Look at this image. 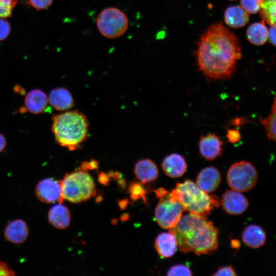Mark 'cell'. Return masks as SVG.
Instances as JSON below:
<instances>
[{
	"label": "cell",
	"instance_id": "25",
	"mask_svg": "<svg viewBox=\"0 0 276 276\" xmlns=\"http://www.w3.org/2000/svg\"><path fill=\"white\" fill-rule=\"evenodd\" d=\"M263 0H240L241 6L248 13L256 14L261 8Z\"/></svg>",
	"mask_w": 276,
	"mask_h": 276
},
{
	"label": "cell",
	"instance_id": "2",
	"mask_svg": "<svg viewBox=\"0 0 276 276\" xmlns=\"http://www.w3.org/2000/svg\"><path fill=\"white\" fill-rule=\"evenodd\" d=\"M169 231L175 236L182 252L210 255L218 247V229L204 216L192 213L181 216Z\"/></svg>",
	"mask_w": 276,
	"mask_h": 276
},
{
	"label": "cell",
	"instance_id": "31",
	"mask_svg": "<svg viewBox=\"0 0 276 276\" xmlns=\"http://www.w3.org/2000/svg\"><path fill=\"white\" fill-rule=\"evenodd\" d=\"M241 134L237 129H227L226 137L228 141L231 143H235L241 139Z\"/></svg>",
	"mask_w": 276,
	"mask_h": 276
},
{
	"label": "cell",
	"instance_id": "38",
	"mask_svg": "<svg viewBox=\"0 0 276 276\" xmlns=\"http://www.w3.org/2000/svg\"><path fill=\"white\" fill-rule=\"evenodd\" d=\"M128 202L127 199H124V200H119V205L120 208L122 210L125 209L126 208V207L127 206V205Z\"/></svg>",
	"mask_w": 276,
	"mask_h": 276
},
{
	"label": "cell",
	"instance_id": "40",
	"mask_svg": "<svg viewBox=\"0 0 276 276\" xmlns=\"http://www.w3.org/2000/svg\"><path fill=\"white\" fill-rule=\"evenodd\" d=\"M121 220L123 221L126 220L127 219L129 218V216L126 214L123 215L122 216H121Z\"/></svg>",
	"mask_w": 276,
	"mask_h": 276
},
{
	"label": "cell",
	"instance_id": "11",
	"mask_svg": "<svg viewBox=\"0 0 276 276\" xmlns=\"http://www.w3.org/2000/svg\"><path fill=\"white\" fill-rule=\"evenodd\" d=\"M223 145L218 135L209 133L200 136L198 146L201 155L205 159L211 160L222 154Z\"/></svg>",
	"mask_w": 276,
	"mask_h": 276
},
{
	"label": "cell",
	"instance_id": "28",
	"mask_svg": "<svg viewBox=\"0 0 276 276\" xmlns=\"http://www.w3.org/2000/svg\"><path fill=\"white\" fill-rule=\"evenodd\" d=\"M11 32V26L9 22L0 17V41L6 39Z\"/></svg>",
	"mask_w": 276,
	"mask_h": 276
},
{
	"label": "cell",
	"instance_id": "22",
	"mask_svg": "<svg viewBox=\"0 0 276 276\" xmlns=\"http://www.w3.org/2000/svg\"><path fill=\"white\" fill-rule=\"evenodd\" d=\"M246 37L251 43L261 45L268 39V31L263 22H255L247 28Z\"/></svg>",
	"mask_w": 276,
	"mask_h": 276
},
{
	"label": "cell",
	"instance_id": "7",
	"mask_svg": "<svg viewBox=\"0 0 276 276\" xmlns=\"http://www.w3.org/2000/svg\"><path fill=\"white\" fill-rule=\"evenodd\" d=\"M256 168L249 162L241 160L233 164L228 169L226 179L231 188L239 192L252 189L258 180Z\"/></svg>",
	"mask_w": 276,
	"mask_h": 276
},
{
	"label": "cell",
	"instance_id": "33",
	"mask_svg": "<svg viewBox=\"0 0 276 276\" xmlns=\"http://www.w3.org/2000/svg\"><path fill=\"white\" fill-rule=\"evenodd\" d=\"M98 168V162L96 160H91L89 162H85L82 163L80 169L88 171V170H97Z\"/></svg>",
	"mask_w": 276,
	"mask_h": 276
},
{
	"label": "cell",
	"instance_id": "24",
	"mask_svg": "<svg viewBox=\"0 0 276 276\" xmlns=\"http://www.w3.org/2000/svg\"><path fill=\"white\" fill-rule=\"evenodd\" d=\"M142 182H132L128 188V192L130 198L136 201L142 199L145 203H147V191Z\"/></svg>",
	"mask_w": 276,
	"mask_h": 276
},
{
	"label": "cell",
	"instance_id": "14",
	"mask_svg": "<svg viewBox=\"0 0 276 276\" xmlns=\"http://www.w3.org/2000/svg\"><path fill=\"white\" fill-rule=\"evenodd\" d=\"M162 167L167 176L174 178L184 174L187 164L183 156L178 153H172L163 159Z\"/></svg>",
	"mask_w": 276,
	"mask_h": 276
},
{
	"label": "cell",
	"instance_id": "32",
	"mask_svg": "<svg viewBox=\"0 0 276 276\" xmlns=\"http://www.w3.org/2000/svg\"><path fill=\"white\" fill-rule=\"evenodd\" d=\"M15 275V272L4 262L0 261V276Z\"/></svg>",
	"mask_w": 276,
	"mask_h": 276
},
{
	"label": "cell",
	"instance_id": "13",
	"mask_svg": "<svg viewBox=\"0 0 276 276\" xmlns=\"http://www.w3.org/2000/svg\"><path fill=\"white\" fill-rule=\"evenodd\" d=\"M49 100L45 93L40 89H34L28 93L25 101V109L33 114H39L45 111Z\"/></svg>",
	"mask_w": 276,
	"mask_h": 276
},
{
	"label": "cell",
	"instance_id": "4",
	"mask_svg": "<svg viewBox=\"0 0 276 276\" xmlns=\"http://www.w3.org/2000/svg\"><path fill=\"white\" fill-rule=\"evenodd\" d=\"M170 195L179 201L185 210L202 216L209 215L220 205L217 196L208 194L189 179L177 183Z\"/></svg>",
	"mask_w": 276,
	"mask_h": 276
},
{
	"label": "cell",
	"instance_id": "30",
	"mask_svg": "<svg viewBox=\"0 0 276 276\" xmlns=\"http://www.w3.org/2000/svg\"><path fill=\"white\" fill-rule=\"evenodd\" d=\"M234 268L231 266H224L220 267L213 274V275H228L234 276L237 275Z\"/></svg>",
	"mask_w": 276,
	"mask_h": 276
},
{
	"label": "cell",
	"instance_id": "9",
	"mask_svg": "<svg viewBox=\"0 0 276 276\" xmlns=\"http://www.w3.org/2000/svg\"><path fill=\"white\" fill-rule=\"evenodd\" d=\"M35 194L37 198L45 203H53L63 201L61 181L52 178L41 180L35 188Z\"/></svg>",
	"mask_w": 276,
	"mask_h": 276
},
{
	"label": "cell",
	"instance_id": "34",
	"mask_svg": "<svg viewBox=\"0 0 276 276\" xmlns=\"http://www.w3.org/2000/svg\"><path fill=\"white\" fill-rule=\"evenodd\" d=\"M270 43L276 47V25L271 26L268 31V38Z\"/></svg>",
	"mask_w": 276,
	"mask_h": 276
},
{
	"label": "cell",
	"instance_id": "8",
	"mask_svg": "<svg viewBox=\"0 0 276 276\" xmlns=\"http://www.w3.org/2000/svg\"><path fill=\"white\" fill-rule=\"evenodd\" d=\"M185 210L181 203L172 197L170 193L160 199L155 209V218L163 228H173L180 220Z\"/></svg>",
	"mask_w": 276,
	"mask_h": 276
},
{
	"label": "cell",
	"instance_id": "42",
	"mask_svg": "<svg viewBox=\"0 0 276 276\" xmlns=\"http://www.w3.org/2000/svg\"><path fill=\"white\" fill-rule=\"evenodd\" d=\"M274 25H276V22H275V24Z\"/></svg>",
	"mask_w": 276,
	"mask_h": 276
},
{
	"label": "cell",
	"instance_id": "36",
	"mask_svg": "<svg viewBox=\"0 0 276 276\" xmlns=\"http://www.w3.org/2000/svg\"><path fill=\"white\" fill-rule=\"evenodd\" d=\"M156 197L161 199L166 196L169 192L163 188H159L154 191Z\"/></svg>",
	"mask_w": 276,
	"mask_h": 276
},
{
	"label": "cell",
	"instance_id": "1",
	"mask_svg": "<svg viewBox=\"0 0 276 276\" xmlns=\"http://www.w3.org/2000/svg\"><path fill=\"white\" fill-rule=\"evenodd\" d=\"M198 68L210 80L227 79L242 56L240 41L221 22L210 26L201 35L195 53Z\"/></svg>",
	"mask_w": 276,
	"mask_h": 276
},
{
	"label": "cell",
	"instance_id": "15",
	"mask_svg": "<svg viewBox=\"0 0 276 276\" xmlns=\"http://www.w3.org/2000/svg\"><path fill=\"white\" fill-rule=\"evenodd\" d=\"M29 228L27 224L22 219H15L10 222L4 230L5 238L14 244H20L28 238Z\"/></svg>",
	"mask_w": 276,
	"mask_h": 276
},
{
	"label": "cell",
	"instance_id": "16",
	"mask_svg": "<svg viewBox=\"0 0 276 276\" xmlns=\"http://www.w3.org/2000/svg\"><path fill=\"white\" fill-rule=\"evenodd\" d=\"M49 103L55 110H67L73 107L74 101L71 92L64 87L53 89L49 96Z\"/></svg>",
	"mask_w": 276,
	"mask_h": 276
},
{
	"label": "cell",
	"instance_id": "19",
	"mask_svg": "<svg viewBox=\"0 0 276 276\" xmlns=\"http://www.w3.org/2000/svg\"><path fill=\"white\" fill-rule=\"evenodd\" d=\"M226 25L232 28H239L245 26L249 20L248 13L240 6L227 7L224 13Z\"/></svg>",
	"mask_w": 276,
	"mask_h": 276
},
{
	"label": "cell",
	"instance_id": "20",
	"mask_svg": "<svg viewBox=\"0 0 276 276\" xmlns=\"http://www.w3.org/2000/svg\"><path fill=\"white\" fill-rule=\"evenodd\" d=\"M266 239L265 231L256 224H250L244 229L242 240L249 247L258 248L263 246Z\"/></svg>",
	"mask_w": 276,
	"mask_h": 276
},
{
	"label": "cell",
	"instance_id": "18",
	"mask_svg": "<svg viewBox=\"0 0 276 276\" xmlns=\"http://www.w3.org/2000/svg\"><path fill=\"white\" fill-rule=\"evenodd\" d=\"M154 245L157 252L163 258L173 256L178 247L175 236L170 231L159 234L155 240Z\"/></svg>",
	"mask_w": 276,
	"mask_h": 276
},
{
	"label": "cell",
	"instance_id": "10",
	"mask_svg": "<svg viewBox=\"0 0 276 276\" xmlns=\"http://www.w3.org/2000/svg\"><path fill=\"white\" fill-rule=\"evenodd\" d=\"M235 190H227L222 195L221 203L223 210L232 215H240L248 207V201L243 195Z\"/></svg>",
	"mask_w": 276,
	"mask_h": 276
},
{
	"label": "cell",
	"instance_id": "41",
	"mask_svg": "<svg viewBox=\"0 0 276 276\" xmlns=\"http://www.w3.org/2000/svg\"><path fill=\"white\" fill-rule=\"evenodd\" d=\"M228 1H236V0H228Z\"/></svg>",
	"mask_w": 276,
	"mask_h": 276
},
{
	"label": "cell",
	"instance_id": "6",
	"mask_svg": "<svg viewBox=\"0 0 276 276\" xmlns=\"http://www.w3.org/2000/svg\"><path fill=\"white\" fill-rule=\"evenodd\" d=\"M99 32L104 37L113 39L123 35L128 27L126 14L115 7H108L100 12L96 18Z\"/></svg>",
	"mask_w": 276,
	"mask_h": 276
},
{
	"label": "cell",
	"instance_id": "37",
	"mask_svg": "<svg viewBox=\"0 0 276 276\" xmlns=\"http://www.w3.org/2000/svg\"><path fill=\"white\" fill-rule=\"evenodd\" d=\"M7 145V140L5 136L0 133V153L3 152Z\"/></svg>",
	"mask_w": 276,
	"mask_h": 276
},
{
	"label": "cell",
	"instance_id": "23",
	"mask_svg": "<svg viewBox=\"0 0 276 276\" xmlns=\"http://www.w3.org/2000/svg\"><path fill=\"white\" fill-rule=\"evenodd\" d=\"M269 140L276 142V94L269 114L261 120Z\"/></svg>",
	"mask_w": 276,
	"mask_h": 276
},
{
	"label": "cell",
	"instance_id": "35",
	"mask_svg": "<svg viewBox=\"0 0 276 276\" xmlns=\"http://www.w3.org/2000/svg\"><path fill=\"white\" fill-rule=\"evenodd\" d=\"M98 180L101 184L107 186L110 181V177L108 174L101 172L98 175Z\"/></svg>",
	"mask_w": 276,
	"mask_h": 276
},
{
	"label": "cell",
	"instance_id": "26",
	"mask_svg": "<svg viewBox=\"0 0 276 276\" xmlns=\"http://www.w3.org/2000/svg\"><path fill=\"white\" fill-rule=\"evenodd\" d=\"M192 274L188 266L182 264L172 266L167 272V275L168 276L192 275Z\"/></svg>",
	"mask_w": 276,
	"mask_h": 276
},
{
	"label": "cell",
	"instance_id": "27",
	"mask_svg": "<svg viewBox=\"0 0 276 276\" xmlns=\"http://www.w3.org/2000/svg\"><path fill=\"white\" fill-rule=\"evenodd\" d=\"M16 3L17 0H0V17L10 16Z\"/></svg>",
	"mask_w": 276,
	"mask_h": 276
},
{
	"label": "cell",
	"instance_id": "5",
	"mask_svg": "<svg viewBox=\"0 0 276 276\" xmlns=\"http://www.w3.org/2000/svg\"><path fill=\"white\" fill-rule=\"evenodd\" d=\"M61 181L62 197L72 203L84 202L96 194V186L87 171L66 173Z\"/></svg>",
	"mask_w": 276,
	"mask_h": 276
},
{
	"label": "cell",
	"instance_id": "17",
	"mask_svg": "<svg viewBox=\"0 0 276 276\" xmlns=\"http://www.w3.org/2000/svg\"><path fill=\"white\" fill-rule=\"evenodd\" d=\"M133 172L136 178L142 183L153 181L158 175L157 166L149 158L139 160L135 164Z\"/></svg>",
	"mask_w": 276,
	"mask_h": 276
},
{
	"label": "cell",
	"instance_id": "3",
	"mask_svg": "<svg viewBox=\"0 0 276 276\" xmlns=\"http://www.w3.org/2000/svg\"><path fill=\"white\" fill-rule=\"evenodd\" d=\"M88 127L85 114L75 110L54 115L51 130L59 145L74 151L80 148L87 139Z\"/></svg>",
	"mask_w": 276,
	"mask_h": 276
},
{
	"label": "cell",
	"instance_id": "29",
	"mask_svg": "<svg viewBox=\"0 0 276 276\" xmlns=\"http://www.w3.org/2000/svg\"><path fill=\"white\" fill-rule=\"evenodd\" d=\"M53 0H28L29 4L35 9L44 10L51 6Z\"/></svg>",
	"mask_w": 276,
	"mask_h": 276
},
{
	"label": "cell",
	"instance_id": "39",
	"mask_svg": "<svg viewBox=\"0 0 276 276\" xmlns=\"http://www.w3.org/2000/svg\"><path fill=\"white\" fill-rule=\"evenodd\" d=\"M231 244L232 247L235 248H238L240 246V243L238 240H233L232 241Z\"/></svg>",
	"mask_w": 276,
	"mask_h": 276
},
{
	"label": "cell",
	"instance_id": "21",
	"mask_svg": "<svg viewBox=\"0 0 276 276\" xmlns=\"http://www.w3.org/2000/svg\"><path fill=\"white\" fill-rule=\"evenodd\" d=\"M48 221L54 227L64 229L68 226L71 221V214L68 209L59 203L51 208L48 213Z\"/></svg>",
	"mask_w": 276,
	"mask_h": 276
},
{
	"label": "cell",
	"instance_id": "12",
	"mask_svg": "<svg viewBox=\"0 0 276 276\" xmlns=\"http://www.w3.org/2000/svg\"><path fill=\"white\" fill-rule=\"evenodd\" d=\"M221 174L219 171L214 167H206L199 173L196 184L206 193L215 191L221 182Z\"/></svg>",
	"mask_w": 276,
	"mask_h": 276
}]
</instances>
